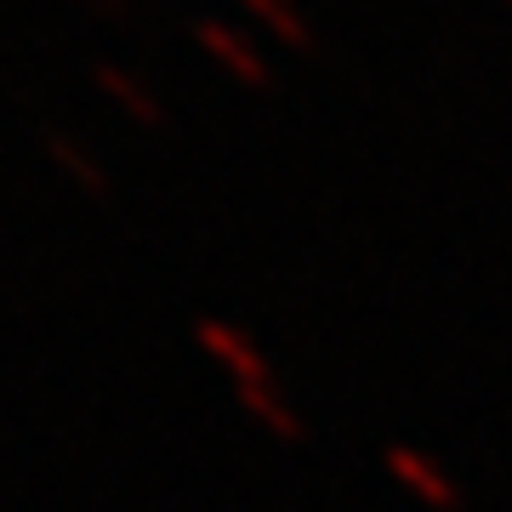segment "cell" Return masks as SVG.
Returning a JSON list of instances; mask_svg holds the SVG:
<instances>
[{"mask_svg":"<svg viewBox=\"0 0 512 512\" xmlns=\"http://www.w3.org/2000/svg\"><path fill=\"white\" fill-rule=\"evenodd\" d=\"M194 29H200V40H205L217 57H228V69H234V74H245V80H262V63L251 57V46H245L239 35H228L217 18H200Z\"/></svg>","mask_w":512,"mask_h":512,"instance_id":"6da1fadb","label":"cell"},{"mask_svg":"<svg viewBox=\"0 0 512 512\" xmlns=\"http://www.w3.org/2000/svg\"><path fill=\"white\" fill-rule=\"evenodd\" d=\"M245 6H251L262 23H274L285 40H308V23L296 18V6H285V0H245Z\"/></svg>","mask_w":512,"mask_h":512,"instance_id":"7a4b0ae2","label":"cell"},{"mask_svg":"<svg viewBox=\"0 0 512 512\" xmlns=\"http://www.w3.org/2000/svg\"><path fill=\"white\" fill-rule=\"evenodd\" d=\"M97 74H103V86H114V92H120V97H131V103H137V109L148 114V97L137 92V86H131V80H126V74H120V69H109V63H103V69H97Z\"/></svg>","mask_w":512,"mask_h":512,"instance_id":"3957f363","label":"cell"}]
</instances>
